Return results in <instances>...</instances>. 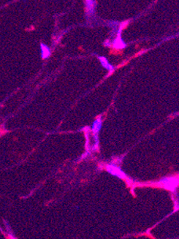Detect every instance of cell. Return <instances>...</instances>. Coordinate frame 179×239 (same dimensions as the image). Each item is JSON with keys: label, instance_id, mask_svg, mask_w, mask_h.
Here are the masks:
<instances>
[{"label": "cell", "instance_id": "obj_1", "mask_svg": "<svg viewBox=\"0 0 179 239\" xmlns=\"http://www.w3.org/2000/svg\"><path fill=\"white\" fill-rule=\"evenodd\" d=\"M41 54H42V57L43 59L48 57L50 55V50L48 49L46 45H43V44H41Z\"/></svg>", "mask_w": 179, "mask_h": 239}, {"label": "cell", "instance_id": "obj_2", "mask_svg": "<svg viewBox=\"0 0 179 239\" xmlns=\"http://www.w3.org/2000/svg\"><path fill=\"white\" fill-rule=\"evenodd\" d=\"M101 60H102V61H101V62H102V65H104V66H105V67L108 68V69H113V68H110V66L109 64H108V62H106V60H105V59H104V58H101Z\"/></svg>", "mask_w": 179, "mask_h": 239}]
</instances>
